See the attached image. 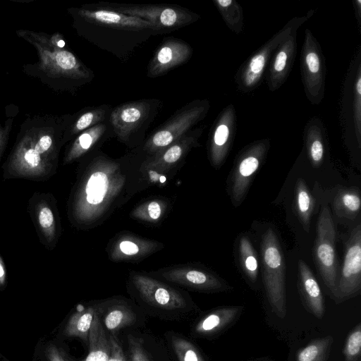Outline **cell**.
Returning a JSON list of instances; mask_svg holds the SVG:
<instances>
[{"mask_svg":"<svg viewBox=\"0 0 361 361\" xmlns=\"http://www.w3.org/2000/svg\"><path fill=\"white\" fill-rule=\"evenodd\" d=\"M139 166H128L106 155L90 160L78 171L68 200L71 224L77 228L89 229L102 223L140 190Z\"/></svg>","mask_w":361,"mask_h":361,"instance_id":"obj_1","label":"cell"},{"mask_svg":"<svg viewBox=\"0 0 361 361\" xmlns=\"http://www.w3.org/2000/svg\"><path fill=\"white\" fill-rule=\"evenodd\" d=\"M66 121V115L27 117L2 165L4 179L44 181L51 178L58 169Z\"/></svg>","mask_w":361,"mask_h":361,"instance_id":"obj_2","label":"cell"},{"mask_svg":"<svg viewBox=\"0 0 361 361\" xmlns=\"http://www.w3.org/2000/svg\"><path fill=\"white\" fill-rule=\"evenodd\" d=\"M16 35L35 47L37 54L36 63L23 68L27 75L54 90H67L92 78L90 70L67 47H57L51 35L25 29L18 30Z\"/></svg>","mask_w":361,"mask_h":361,"instance_id":"obj_3","label":"cell"},{"mask_svg":"<svg viewBox=\"0 0 361 361\" xmlns=\"http://www.w3.org/2000/svg\"><path fill=\"white\" fill-rule=\"evenodd\" d=\"M197 135L188 132L164 149L144 159L138 169L140 190L152 185L161 187L172 178L195 147Z\"/></svg>","mask_w":361,"mask_h":361,"instance_id":"obj_4","label":"cell"},{"mask_svg":"<svg viewBox=\"0 0 361 361\" xmlns=\"http://www.w3.org/2000/svg\"><path fill=\"white\" fill-rule=\"evenodd\" d=\"M261 255L268 301L274 313L283 318L286 314L285 263L278 237L271 228L262 235Z\"/></svg>","mask_w":361,"mask_h":361,"instance_id":"obj_5","label":"cell"},{"mask_svg":"<svg viewBox=\"0 0 361 361\" xmlns=\"http://www.w3.org/2000/svg\"><path fill=\"white\" fill-rule=\"evenodd\" d=\"M95 7L141 18L149 22L154 30H173L195 20L192 13L176 5L104 4Z\"/></svg>","mask_w":361,"mask_h":361,"instance_id":"obj_6","label":"cell"},{"mask_svg":"<svg viewBox=\"0 0 361 361\" xmlns=\"http://www.w3.org/2000/svg\"><path fill=\"white\" fill-rule=\"evenodd\" d=\"M336 231L327 207L321 210L314 245V259L325 286L334 297L338 280Z\"/></svg>","mask_w":361,"mask_h":361,"instance_id":"obj_7","label":"cell"},{"mask_svg":"<svg viewBox=\"0 0 361 361\" xmlns=\"http://www.w3.org/2000/svg\"><path fill=\"white\" fill-rule=\"evenodd\" d=\"M27 209L39 242L52 251L62 233L56 199L51 192H35L27 201Z\"/></svg>","mask_w":361,"mask_h":361,"instance_id":"obj_8","label":"cell"},{"mask_svg":"<svg viewBox=\"0 0 361 361\" xmlns=\"http://www.w3.org/2000/svg\"><path fill=\"white\" fill-rule=\"evenodd\" d=\"M128 284L137 296L151 306L163 310H180L187 301L178 289L149 274L131 271Z\"/></svg>","mask_w":361,"mask_h":361,"instance_id":"obj_9","label":"cell"},{"mask_svg":"<svg viewBox=\"0 0 361 361\" xmlns=\"http://www.w3.org/2000/svg\"><path fill=\"white\" fill-rule=\"evenodd\" d=\"M202 108L192 104L178 110L163 125L157 128L144 145L147 157L153 156L185 135L199 120Z\"/></svg>","mask_w":361,"mask_h":361,"instance_id":"obj_10","label":"cell"},{"mask_svg":"<svg viewBox=\"0 0 361 361\" xmlns=\"http://www.w3.org/2000/svg\"><path fill=\"white\" fill-rule=\"evenodd\" d=\"M149 274L163 281L193 290L214 292L226 288L225 283L216 274L205 267L194 264L160 268Z\"/></svg>","mask_w":361,"mask_h":361,"instance_id":"obj_11","label":"cell"},{"mask_svg":"<svg viewBox=\"0 0 361 361\" xmlns=\"http://www.w3.org/2000/svg\"><path fill=\"white\" fill-rule=\"evenodd\" d=\"M361 289V225L351 231L345 244L334 298L340 302L355 296Z\"/></svg>","mask_w":361,"mask_h":361,"instance_id":"obj_12","label":"cell"},{"mask_svg":"<svg viewBox=\"0 0 361 361\" xmlns=\"http://www.w3.org/2000/svg\"><path fill=\"white\" fill-rule=\"evenodd\" d=\"M164 245L128 231L114 235L107 244L109 259L114 262H139L161 250Z\"/></svg>","mask_w":361,"mask_h":361,"instance_id":"obj_13","label":"cell"},{"mask_svg":"<svg viewBox=\"0 0 361 361\" xmlns=\"http://www.w3.org/2000/svg\"><path fill=\"white\" fill-rule=\"evenodd\" d=\"M149 100L124 103L115 107L110 114V123L117 137L127 142L148 119L151 111Z\"/></svg>","mask_w":361,"mask_h":361,"instance_id":"obj_14","label":"cell"},{"mask_svg":"<svg viewBox=\"0 0 361 361\" xmlns=\"http://www.w3.org/2000/svg\"><path fill=\"white\" fill-rule=\"evenodd\" d=\"M192 52L190 46L180 39H164L149 63L147 76L157 78L165 75L176 67L185 63L190 59Z\"/></svg>","mask_w":361,"mask_h":361,"instance_id":"obj_15","label":"cell"},{"mask_svg":"<svg viewBox=\"0 0 361 361\" xmlns=\"http://www.w3.org/2000/svg\"><path fill=\"white\" fill-rule=\"evenodd\" d=\"M72 10L74 11H71L72 13H76L83 20L97 25L125 30H154L153 26L149 22L114 11L99 8L90 10L84 8Z\"/></svg>","mask_w":361,"mask_h":361,"instance_id":"obj_16","label":"cell"},{"mask_svg":"<svg viewBox=\"0 0 361 361\" xmlns=\"http://www.w3.org/2000/svg\"><path fill=\"white\" fill-rule=\"evenodd\" d=\"M298 286L311 312L322 318L324 313V299L319 285L308 265L302 259L298 263Z\"/></svg>","mask_w":361,"mask_h":361,"instance_id":"obj_17","label":"cell"},{"mask_svg":"<svg viewBox=\"0 0 361 361\" xmlns=\"http://www.w3.org/2000/svg\"><path fill=\"white\" fill-rule=\"evenodd\" d=\"M107 131L106 123L94 126L78 135L67 146L63 165H68L79 160L90 152L102 139Z\"/></svg>","mask_w":361,"mask_h":361,"instance_id":"obj_18","label":"cell"},{"mask_svg":"<svg viewBox=\"0 0 361 361\" xmlns=\"http://www.w3.org/2000/svg\"><path fill=\"white\" fill-rule=\"evenodd\" d=\"M259 166V158L250 155L243 158L234 170L229 183V191L231 201L235 207L244 200Z\"/></svg>","mask_w":361,"mask_h":361,"instance_id":"obj_19","label":"cell"},{"mask_svg":"<svg viewBox=\"0 0 361 361\" xmlns=\"http://www.w3.org/2000/svg\"><path fill=\"white\" fill-rule=\"evenodd\" d=\"M109 107L99 106L89 108L74 116L66 115V127L63 135V144L73 140L82 131L103 123L106 118Z\"/></svg>","mask_w":361,"mask_h":361,"instance_id":"obj_20","label":"cell"},{"mask_svg":"<svg viewBox=\"0 0 361 361\" xmlns=\"http://www.w3.org/2000/svg\"><path fill=\"white\" fill-rule=\"evenodd\" d=\"M171 208V201L164 197H153L133 209L130 217L149 225L161 224Z\"/></svg>","mask_w":361,"mask_h":361,"instance_id":"obj_21","label":"cell"},{"mask_svg":"<svg viewBox=\"0 0 361 361\" xmlns=\"http://www.w3.org/2000/svg\"><path fill=\"white\" fill-rule=\"evenodd\" d=\"M97 310L89 333V353L81 361H108L111 352L109 337L106 334Z\"/></svg>","mask_w":361,"mask_h":361,"instance_id":"obj_22","label":"cell"},{"mask_svg":"<svg viewBox=\"0 0 361 361\" xmlns=\"http://www.w3.org/2000/svg\"><path fill=\"white\" fill-rule=\"evenodd\" d=\"M240 311V307L218 308L202 317L195 325V331L200 335H212L229 325Z\"/></svg>","mask_w":361,"mask_h":361,"instance_id":"obj_23","label":"cell"},{"mask_svg":"<svg viewBox=\"0 0 361 361\" xmlns=\"http://www.w3.org/2000/svg\"><path fill=\"white\" fill-rule=\"evenodd\" d=\"M97 310L92 306L85 307L79 305L77 310L70 317L64 329V334L68 337H78L85 341L88 340Z\"/></svg>","mask_w":361,"mask_h":361,"instance_id":"obj_24","label":"cell"},{"mask_svg":"<svg viewBox=\"0 0 361 361\" xmlns=\"http://www.w3.org/2000/svg\"><path fill=\"white\" fill-rule=\"evenodd\" d=\"M136 316L133 310L124 304H114L109 307L103 317L105 328L111 332L133 325Z\"/></svg>","mask_w":361,"mask_h":361,"instance_id":"obj_25","label":"cell"},{"mask_svg":"<svg viewBox=\"0 0 361 361\" xmlns=\"http://www.w3.org/2000/svg\"><path fill=\"white\" fill-rule=\"evenodd\" d=\"M295 208L304 230L309 233L313 199L305 182L298 178L295 188Z\"/></svg>","mask_w":361,"mask_h":361,"instance_id":"obj_26","label":"cell"},{"mask_svg":"<svg viewBox=\"0 0 361 361\" xmlns=\"http://www.w3.org/2000/svg\"><path fill=\"white\" fill-rule=\"evenodd\" d=\"M334 338L331 336L313 340L298 350L297 361H326Z\"/></svg>","mask_w":361,"mask_h":361,"instance_id":"obj_27","label":"cell"},{"mask_svg":"<svg viewBox=\"0 0 361 361\" xmlns=\"http://www.w3.org/2000/svg\"><path fill=\"white\" fill-rule=\"evenodd\" d=\"M334 209L340 216L352 218L356 216L360 210V195L356 189L343 190L334 199Z\"/></svg>","mask_w":361,"mask_h":361,"instance_id":"obj_28","label":"cell"},{"mask_svg":"<svg viewBox=\"0 0 361 361\" xmlns=\"http://www.w3.org/2000/svg\"><path fill=\"white\" fill-rule=\"evenodd\" d=\"M250 239L243 236L239 240V259L241 268L246 276L255 282L259 272L258 259Z\"/></svg>","mask_w":361,"mask_h":361,"instance_id":"obj_29","label":"cell"},{"mask_svg":"<svg viewBox=\"0 0 361 361\" xmlns=\"http://www.w3.org/2000/svg\"><path fill=\"white\" fill-rule=\"evenodd\" d=\"M172 346L178 361H204L197 348L185 338H173Z\"/></svg>","mask_w":361,"mask_h":361,"instance_id":"obj_30","label":"cell"},{"mask_svg":"<svg viewBox=\"0 0 361 361\" xmlns=\"http://www.w3.org/2000/svg\"><path fill=\"white\" fill-rule=\"evenodd\" d=\"M345 361H360L361 355V324L348 334L343 348Z\"/></svg>","mask_w":361,"mask_h":361,"instance_id":"obj_31","label":"cell"},{"mask_svg":"<svg viewBox=\"0 0 361 361\" xmlns=\"http://www.w3.org/2000/svg\"><path fill=\"white\" fill-rule=\"evenodd\" d=\"M130 361H150L140 341L132 336L128 338Z\"/></svg>","mask_w":361,"mask_h":361,"instance_id":"obj_32","label":"cell"},{"mask_svg":"<svg viewBox=\"0 0 361 361\" xmlns=\"http://www.w3.org/2000/svg\"><path fill=\"white\" fill-rule=\"evenodd\" d=\"M228 135L229 130L225 124H221L216 128L213 137L212 159L216 154L217 149L226 144Z\"/></svg>","mask_w":361,"mask_h":361,"instance_id":"obj_33","label":"cell"},{"mask_svg":"<svg viewBox=\"0 0 361 361\" xmlns=\"http://www.w3.org/2000/svg\"><path fill=\"white\" fill-rule=\"evenodd\" d=\"M13 118H8L2 125L0 121V162L6 148L10 133L12 130Z\"/></svg>","mask_w":361,"mask_h":361,"instance_id":"obj_34","label":"cell"},{"mask_svg":"<svg viewBox=\"0 0 361 361\" xmlns=\"http://www.w3.org/2000/svg\"><path fill=\"white\" fill-rule=\"evenodd\" d=\"M111 352L108 361H126L122 347L114 336H109Z\"/></svg>","mask_w":361,"mask_h":361,"instance_id":"obj_35","label":"cell"},{"mask_svg":"<svg viewBox=\"0 0 361 361\" xmlns=\"http://www.w3.org/2000/svg\"><path fill=\"white\" fill-rule=\"evenodd\" d=\"M324 149L319 140H314L310 146V157L315 166L318 165L322 159Z\"/></svg>","mask_w":361,"mask_h":361,"instance_id":"obj_36","label":"cell"},{"mask_svg":"<svg viewBox=\"0 0 361 361\" xmlns=\"http://www.w3.org/2000/svg\"><path fill=\"white\" fill-rule=\"evenodd\" d=\"M48 361H67L59 349L54 345H49L46 350Z\"/></svg>","mask_w":361,"mask_h":361,"instance_id":"obj_37","label":"cell"},{"mask_svg":"<svg viewBox=\"0 0 361 361\" xmlns=\"http://www.w3.org/2000/svg\"><path fill=\"white\" fill-rule=\"evenodd\" d=\"M306 63L310 71L314 73L318 72L319 69V60L318 56L314 52H310L307 55Z\"/></svg>","mask_w":361,"mask_h":361,"instance_id":"obj_38","label":"cell"},{"mask_svg":"<svg viewBox=\"0 0 361 361\" xmlns=\"http://www.w3.org/2000/svg\"><path fill=\"white\" fill-rule=\"evenodd\" d=\"M264 66V57L262 55H257L254 57L250 64L252 73L258 74L262 71Z\"/></svg>","mask_w":361,"mask_h":361,"instance_id":"obj_39","label":"cell"},{"mask_svg":"<svg viewBox=\"0 0 361 361\" xmlns=\"http://www.w3.org/2000/svg\"><path fill=\"white\" fill-rule=\"evenodd\" d=\"M287 56L284 51H281L278 54L275 64L274 68L276 71H281L286 66Z\"/></svg>","mask_w":361,"mask_h":361,"instance_id":"obj_40","label":"cell"},{"mask_svg":"<svg viewBox=\"0 0 361 361\" xmlns=\"http://www.w3.org/2000/svg\"><path fill=\"white\" fill-rule=\"evenodd\" d=\"M7 284V273L4 261L0 255V289H4Z\"/></svg>","mask_w":361,"mask_h":361,"instance_id":"obj_41","label":"cell"},{"mask_svg":"<svg viewBox=\"0 0 361 361\" xmlns=\"http://www.w3.org/2000/svg\"><path fill=\"white\" fill-rule=\"evenodd\" d=\"M217 3L222 7H227L232 4L231 0H218Z\"/></svg>","mask_w":361,"mask_h":361,"instance_id":"obj_42","label":"cell"},{"mask_svg":"<svg viewBox=\"0 0 361 361\" xmlns=\"http://www.w3.org/2000/svg\"><path fill=\"white\" fill-rule=\"evenodd\" d=\"M356 89H357V92L359 94H361V78H360L357 82V85H356Z\"/></svg>","mask_w":361,"mask_h":361,"instance_id":"obj_43","label":"cell"}]
</instances>
